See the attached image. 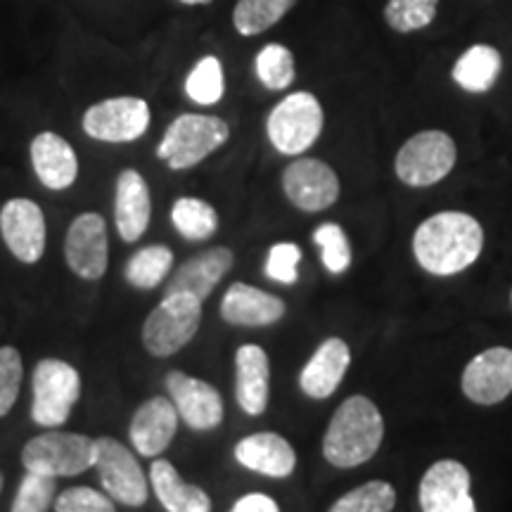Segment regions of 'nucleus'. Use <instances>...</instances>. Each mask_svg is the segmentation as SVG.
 I'll return each instance as SVG.
<instances>
[{
	"label": "nucleus",
	"instance_id": "nucleus-1",
	"mask_svg": "<svg viewBox=\"0 0 512 512\" xmlns=\"http://www.w3.org/2000/svg\"><path fill=\"white\" fill-rule=\"evenodd\" d=\"M484 249V228L465 211H439L413 233V254L422 271L439 278L463 273Z\"/></svg>",
	"mask_w": 512,
	"mask_h": 512
},
{
	"label": "nucleus",
	"instance_id": "nucleus-2",
	"mask_svg": "<svg viewBox=\"0 0 512 512\" xmlns=\"http://www.w3.org/2000/svg\"><path fill=\"white\" fill-rule=\"evenodd\" d=\"M384 439V420L380 408L368 396H349L332 415L323 437V456L330 465L358 467L380 451Z\"/></svg>",
	"mask_w": 512,
	"mask_h": 512
},
{
	"label": "nucleus",
	"instance_id": "nucleus-3",
	"mask_svg": "<svg viewBox=\"0 0 512 512\" xmlns=\"http://www.w3.org/2000/svg\"><path fill=\"white\" fill-rule=\"evenodd\" d=\"M230 128L211 114H181L171 121L157 145V157L174 171H185L228 143Z\"/></svg>",
	"mask_w": 512,
	"mask_h": 512
},
{
	"label": "nucleus",
	"instance_id": "nucleus-4",
	"mask_svg": "<svg viewBox=\"0 0 512 512\" xmlns=\"http://www.w3.org/2000/svg\"><path fill=\"white\" fill-rule=\"evenodd\" d=\"M325 126V114L318 98L309 91H297L273 107L266 119L268 140L280 155L297 157L316 145Z\"/></svg>",
	"mask_w": 512,
	"mask_h": 512
},
{
	"label": "nucleus",
	"instance_id": "nucleus-5",
	"mask_svg": "<svg viewBox=\"0 0 512 512\" xmlns=\"http://www.w3.org/2000/svg\"><path fill=\"white\" fill-rule=\"evenodd\" d=\"M202 323V302L190 294H164L157 309L143 323V347L147 354L169 358L188 347Z\"/></svg>",
	"mask_w": 512,
	"mask_h": 512
},
{
	"label": "nucleus",
	"instance_id": "nucleus-6",
	"mask_svg": "<svg viewBox=\"0 0 512 512\" xmlns=\"http://www.w3.org/2000/svg\"><path fill=\"white\" fill-rule=\"evenodd\" d=\"M27 472L46 477H76L95 467V439L86 434L50 430L29 439L22 448Z\"/></svg>",
	"mask_w": 512,
	"mask_h": 512
},
{
	"label": "nucleus",
	"instance_id": "nucleus-7",
	"mask_svg": "<svg viewBox=\"0 0 512 512\" xmlns=\"http://www.w3.org/2000/svg\"><path fill=\"white\" fill-rule=\"evenodd\" d=\"M31 418L36 425L57 430L72 415L81 396V375L72 363L60 358H43L31 377Z\"/></svg>",
	"mask_w": 512,
	"mask_h": 512
},
{
	"label": "nucleus",
	"instance_id": "nucleus-8",
	"mask_svg": "<svg viewBox=\"0 0 512 512\" xmlns=\"http://www.w3.org/2000/svg\"><path fill=\"white\" fill-rule=\"evenodd\" d=\"M458 162V147L444 131H420L408 138L394 159L401 183L411 188H430L444 181Z\"/></svg>",
	"mask_w": 512,
	"mask_h": 512
},
{
	"label": "nucleus",
	"instance_id": "nucleus-9",
	"mask_svg": "<svg viewBox=\"0 0 512 512\" xmlns=\"http://www.w3.org/2000/svg\"><path fill=\"white\" fill-rule=\"evenodd\" d=\"M152 121L150 105L143 98L121 95L95 102L83 112L81 126L88 138L100 143H133L147 133Z\"/></svg>",
	"mask_w": 512,
	"mask_h": 512
},
{
	"label": "nucleus",
	"instance_id": "nucleus-10",
	"mask_svg": "<svg viewBox=\"0 0 512 512\" xmlns=\"http://www.w3.org/2000/svg\"><path fill=\"white\" fill-rule=\"evenodd\" d=\"M95 470L100 475L102 489L112 501L128 505V508L145 505L150 489H147L143 467L131 453V448H126L114 437L95 439Z\"/></svg>",
	"mask_w": 512,
	"mask_h": 512
},
{
	"label": "nucleus",
	"instance_id": "nucleus-11",
	"mask_svg": "<svg viewBox=\"0 0 512 512\" xmlns=\"http://www.w3.org/2000/svg\"><path fill=\"white\" fill-rule=\"evenodd\" d=\"M0 238L22 264H38L46 254V216L34 200L15 197L0 209Z\"/></svg>",
	"mask_w": 512,
	"mask_h": 512
},
{
	"label": "nucleus",
	"instance_id": "nucleus-12",
	"mask_svg": "<svg viewBox=\"0 0 512 512\" xmlns=\"http://www.w3.org/2000/svg\"><path fill=\"white\" fill-rule=\"evenodd\" d=\"M418 498L422 512H477L470 470L453 458L437 460L422 475Z\"/></svg>",
	"mask_w": 512,
	"mask_h": 512
},
{
	"label": "nucleus",
	"instance_id": "nucleus-13",
	"mask_svg": "<svg viewBox=\"0 0 512 512\" xmlns=\"http://www.w3.org/2000/svg\"><path fill=\"white\" fill-rule=\"evenodd\" d=\"M64 259L83 280H100L107 273L110 242H107V221L100 214L83 211L76 216L64 238Z\"/></svg>",
	"mask_w": 512,
	"mask_h": 512
},
{
	"label": "nucleus",
	"instance_id": "nucleus-14",
	"mask_svg": "<svg viewBox=\"0 0 512 512\" xmlns=\"http://www.w3.org/2000/svg\"><path fill=\"white\" fill-rule=\"evenodd\" d=\"M285 197L299 211L316 214L330 209L339 197V178L330 164L299 157L283 171Z\"/></svg>",
	"mask_w": 512,
	"mask_h": 512
},
{
	"label": "nucleus",
	"instance_id": "nucleus-15",
	"mask_svg": "<svg viewBox=\"0 0 512 512\" xmlns=\"http://www.w3.org/2000/svg\"><path fill=\"white\" fill-rule=\"evenodd\" d=\"M166 389H169V399L176 406L178 418L190 430L209 432L223 422V396L214 384L174 370L166 375Z\"/></svg>",
	"mask_w": 512,
	"mask_h": 512
},
{
	"label": "nucleus",
	"instance_id": "nucleus-16",
	"mask_svg": "<svg viewBox=\"0 0 512 512\" xmlns=\"http://www.w3.org/2000/svg\"><path fill=\"white\" fill-rule=\"evenodd\" d=\"M463 394L477 406H496L512 394V349L491 347L467 363Z\"/></svg>",
	"mask_w": 512,
	"mask_h": 512
},
{
	"label": "nucleus",
	"instance_id": "nucleus-17",
	"mask_svg": "<svg viewBox=\"0 0 512 512\" xmlns=\"http://www.w3.org/2000/svg\"><path fill=\"white\" fill-rule=\"evenodd\" d=\"M176 406L166 396H152L133 413L128 439L143 458H159L178 432Z\"/></svg>",
	"mask_w": 512,
	"mask_h": 512
},
{
	"label": "nucleus",
	"instance_id": "nucleus-18",
	"mask_svg": "<svg viewBox=\"0 0 512 512\" xmlns=\"http://www.w3.org/2000/svg\"><path fill=\"white\" fill-rule=\"evenodd\" d=\"M285 302L254 285L233 283L221 299V318L238 328H266L283 320Z\"/></svg>",
	"mask_w": 512,
	"mask_h": 512
},
{
	"label": "nucleus",
	"instance_id": "nucleus-19",
	"mask_svg": "<svg viewBox=\"0 0 512 512\" xmlns=\"http://www.w3.org/2000/svg\"><path fill=\"white\" fill-rule=\"evenodd\" d=\"M233 261L235 256L228 247L204 249L171 275L164 294H190V297L204 302L211 297L214 287L226 278V273L233 268Z\"/></svg>",
	"mask_w": 512,
	"mask_h": 512
},
{
	"label": "nucleus",
	"instance_id": "nucleus-20",
	"mask_svg": "<svg viewBox=\"0 0 512 512\" xmlns=\"http://www.w3.org/2000/svg\"><path fill=\"white\" fill-rule=\"evenodd\" d=\"M271 394V361L259 344H242L235 351V399L252 418L266 413Z\"/></svg>",
	"mask_w": 512,
	"mask_h": 512
},
{
	"label": "nucleus",
	"instance_id": "nucleus-21",
	"mask_svg": "<svg viewBox=\"0 0 512 512\" xmlns=\"http://www.w3.org/2000/svg\"><path fill=\"white\" fill-rule=\"evenodd\" d=\"M152 195L150 185L136 169H124L117 178L114 195V223L124 242H138L150 228Z\"/></svg>",
	"mask_w": 512,
	"mask_h": 512
},
{
	"label": "nucleus",
	"instance_id": "nucleus-22",
	"mask_svg": "<svg viewBox=\"0 0 512 512\" xmlns=\"http://www.w3.org/2000/svg\"><path fill=\"white\" fill-rule=\"evenodd\" d=\"M351 366V349L344 339L328 337L313 351L309 363L299 373V387L309 399H330L342 384Z\"/></svg>",
	"mask_w": 512,
	"mask_h": 512
},
{
	"label": "nucleus",
	"instance_id": "nucleus-23",
	"mask_svg": "<svg viewBox=\"0 0 512 512\" xmlns=\"http://www.w3.org/2000/svg\"><path fill=\"white\" fill-rule=\"evenodd\" d=\"M31 166L48 190H67L79 178V157L74 147L53 131H43L31 140Z\"/></svg>",
	"mask_w": 512,
	"mask_h": 512
},
{
	"label": "nucleus",
	"instance_id": "nucleus-24",
	"mask_svg": "<svg viewBox=\"0 0 512 512\" xmlns=\"http://www.w3.org/2000/svg\"><path fill=\"white\" fill-rule=\"evenodd\" d=\"M235 460L247 470L271 479L290 477L297 467V453L290 441L275 432H256L235 444Z\"/></svg>",
	"mask_w": 512,
	"mask_h": 512
},
{
	"label": "nucleus",
	"instance_id": "nucleus-25",
	"mask_svg": "<svg viewBox=\"0 0 512 512\" xmlns=\"http://www.w3.org/2000/svg\"><path fill=\"white\" fill-rule=\"evenodd\" d=\"M150 484L166 512H211V498L207 491L185 482L169 460L152 463Z\"/></svg>",
	"mask_w": 512,
	"mask_h": 512
},
{
	"label": "nucleus",
	"instance_id": "nucleus-26",
	"mask_svg": "<svg viewBox=\"0 0 512 512\" xmlns=\"http://www.w3.org/2000/svg\"><path fill=\"white\" fill-rule=\"evenodd\" d=\"M503 69V57L494 46L477 43L453 64V81L467 93H489Z\"/></svg>",
	"mask_w": 512,
	"mask_h": 512
},
{
	"label": "nucleus",
	"instance_id": "nucleus-27",
	"mask_svg": "<svg viewBox=\"0 0 512 512\" xmlns=\"http://www.w3.org/2000/svg\"><path fill=\"white\" fill-rule=\"evenodd\" d=\"M171 268H174V252L166 245H150L138 249L126 261L124 275L136 290H155L169 278Z\"/></svg>",
	"mask_w": 512,
	"mask_h": 512
},
{
	"label": "nucleus",
	"instance_id": "nucleus-28",
	"mask_svg": "<svg viewBox=\"0 0 512 512\" xmlns=\"http://www.w3.org/2000/svg\"><path fill=\"white\" fill-rule=\"evenodd\" d=\"M171 223L185 240H209L219 230V214L200 197H178L171 207Z\"/></svg>",
	"mask_w": 512,
	"mask_h": 512
},
{
	"label": "nucleus",
	"instance_id": "nucleus-29",
	"mask_svg": "<svg viewBox=\"0 0 512 512\" xmlns=\"http://www.w3.org/2000/svg\"><path fill=\"white\" fill-rule=\"evenodd\" d=\"M299 0H238L233 27L240 36H259L283 19Z\"/></svg>",
	"mask_w": 512,
	"mask_h": 512
},
{
	"label": "nucleus",
	"instance_id": "nucleus-30",
	"mask_svg": "<svg viewBox=\"0 0 512 512\" xmlns=\"http://www.w3.org/2000/svg\"><path fill=\"white\" fill-rule=\"evenodd\" d=\"M185 93H188L192 102L202 107H211L221 102L223 93H226V79H223V64L219 57H202L190 69L188 79H185Z\"/></svg>",
	"mask_w": 512,
	"mask_h": 512
},
{
	"label": "nucleus",
	"instance_id": "nucleus-31",
	"mask_svg": "<svg viewBox=\"0 0 512 512\" xmlns=\"http://www.w3.org/2000/svg\"><path fill=\"white\" fill-rule=\"evenodd\" d=\"M394 505V486L389 482H382V479H373V482L356 486L349 494L337 498L328 512H392Z\"/></svg>",
	"mask_w": 512,
	"mask_h": 512
},
{
	"label": "nucleus",
	"instance_id": "nucleus-32",
	"mask_svg": "<svg viewBox=\"0 0 512 512\" xmlns=\"http://www.w3.org/2000/svg\"><path fill=\"white\" fill-rule=\"evenodd\" d=\"M256 76L273 93L290 88L294 76H297L292 50L280 46V43H268V46L261 48L259 55H256Z\"/></svg>",
	"mask_w": 512,
	"mask_h": 512
},
{
	"label": "nucleus",
	"instance_id": "nucleus-33",
	"mask_svg": "<svg viewBox=\"0 0 512 512\" xmlns=\"http://www.w3.org/2000/svg\"><path fill=\"white\" fill-rule=\"evenodd\" d=\"M439 0H387L384 19L399 34H413L430 27L437 17Z\"/></svg>",
	"mask_w": 512,
	"mask_h": 512
},
{
	"label": "nucleus",
	"instance_id": "nucleus-34",
	"mask_svg": "<svg viewBox=\"0 0 512 512\" xmlns=\"http://www.w3.org/2000/svg\"><path fill=\"white\" fill-rule=\"evenodd\" d=\"M313 242L320 249V261H323V266L332 275H342L349 271L354 254H351L349 238L342 226H337V223H320L313 230Z\"/></svg>",
	"mask_w": 512,
	"mask_h": 512
},
{
	"label": "nucleus",
	"instance_id": "nucleus-35",
	"mask_svg": "<svg viewBox=\"0 0 512 512\" xmlns=\"http://www.w3.org/2000/svg\"><path fill=\"white\" fill-rule=\"evenodd\" d=\"M57 479L27 472L19 484L10 512H48L55 501Z\"/></svg>",
	"mask_w": 512,
	"mask_h": 512
},
{
	"label": "nucleus",
	"instance_id": "nucleus-36",
	"mask_svg": "<svg viewBox=\"0 0 512 512\" xmlns=\"http://www.w3.org/2000/svg\"><path fill=\"white\" fill-rule=\"evenodd\" d=\"M24 363L17 347H0V418H5L17 403L19 387H22Z\"/></svg>",
	"mask_w": 512,
	"mask_h": 512
},
{
	"label": "nucleus",
	"instance_id": "nucleus-37",
	"mask_svg": "<svg viewBox=\"0 0 512 512\" xmlns=\"http://www.w3.org/2000/svg\"><path fill=\"white\" fill-rule=\"evenodd\" d=\"M299 261H302V249L294 242H278L268 249L264 271L273 283L294 285L299 280Z\"/></svg>",
	"mask_w": 512,
	"mask_h": 512
},
{
	"label": "nucleus",
	"instance_id": "nucleus-38",
	"mask_svg": "<svg viewBox=\"0 0 512 512\" xmlns=\"http://www.w3.org/2000/svg\"><path fill=\"white\" fill-rule=\"evenodd\" d=\"M55 512H117V508L110 496L91 486H72L55 498Z\"/></svg>",
	"mask_w": 512,
	"mask_h": 512
},
{
	"label": "nucleus",
	"instance_id": "nucleus-39",
	"mask_svg": "<svg viewBox=\"0 0 512 512\" xmlns=\"http://www.w3.org/2000/svg\"><path fill=\"white\" fill-rule=\"evenodd\" d=\"M230 512H280L278 503L266 494H247L235 501Z\"/></svg>",
	"mask_w": 512,
	"mask_h": 512
},
{
	"label": "nucleus",
	"instance_id": "nucleus-40",
	"mask_svg": "<svg viewBox=\"0 0 512 512\" xmlns=\"http://www.w3.org/2000/svg\"><path fill=\"white\" fill-rule=\"evenodd\" d=\"M178 3H183V5H209V3H214V0H178Z\"/></svg>",
	"mask_w": 512,
	"mask_h": 512
},
{
	"label": "nucleus",
	"instance_id": "nucleus-41",
	"mask_svg": "<svg viewBox=\"0 0 512 512\" xmlns=\"http://www.w3.org/2000/svg\"><path fill=\"white\" fill-rule=\"evenodd\" d=\"M3 482H5V479H3V472H0V491H3Z\"/></svg>",
	"mask_w": 512,
	"mask_h": 512
},
{
	"label": "nucleus",
	"instance_id": "nucleus-42",
	"mask_svg": "<svg viewBox=\"0 0 512 512\" xmlns=\"http://www.w3.org/2000/svg\"><path fill=\"white\" fill-rule=\"evenodd\" d=\"M510 299H512V294H510Z\"/></svg>",
	"mask_w": 512,
	"mask_h": 512
}]
</instances>
